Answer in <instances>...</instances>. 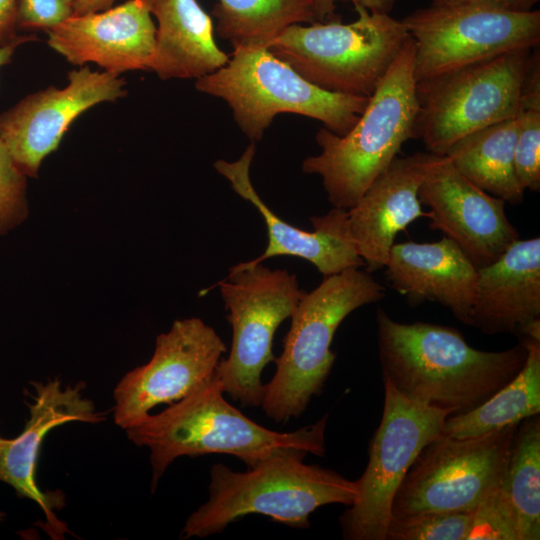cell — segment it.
Here are the masks:
<instances>
[{
    "label": "cell",
    "mask_w": 540,
    "mask_h": 540,
    "mask_svg": "<svg viewBox=\"0 0 540 540\" xmlns=\"http://www.w3.org/2000/svg\"><path fill=\"white\" fill-rule=\"evenodd\" d=\"M377 343L383 379L405 397L458 415L509 383L523 367L522 340L507 350L471 347L453 327L401 323L378 308Z\"/></svg>",
    "instance_id": "cell-1"
},
{
    "label": "cell",
    "mask_w": 540,
    "mask_h": 540,
    "mask_svg": "<svg viewBox=\"0 0 540 540\" xmlns=\"http://www.w3.org/2000/svg\"><path fill=\"white\" fill-rule=\"evenodd\" d=\"M214 373L211 380L168 408L125 429L130 441L150 450L152 490L169 465L182 456L222 453L248 468L289 449L322 456L327 415L292 432L267 429L246 417L223 397Z\"/></svg>",
    "instance_id": "cell-2"
},
{
    "label": "cell",
    "mask_w": 540,
    "mask_h": 540,
    "mask_svg": "<svg viewBox=\"0 0 540 540\" xmlns=\"http://www.w3.org/2000/svg\"><path fill=\"white\" fill-rule=\"evenodd\" d=\"M307 454L299 449L281 451L244 472L214 464L209 500L188 517L182 537L220 533L249 514H262L289 527L306 529L309 516L317 508L328 504L350 506L357 495L356 481L304 463Z\"/></svg>",
    "instance_id": "cell-3"
},
{
    "label": "cell",
    "mask_w": 540,
    "mask_h": 540,
    "mask_svg": "<svg viewBox=\"0 0 540 540\" xmlns=\"http://www.w3.org/2000/svg\"><path fill=\"white\" fill-rule=\"evenodd\" d=\"M418 113L414 48L411 37L368 99L354 126L344 135L326 128L316 133L321 152L302 162V170L322 178L329 202L348 210L415 138Z\"/></svg>",
    "instance_id": "cell-4"
},
{
    "label": "cell",
    "mask_w": 540,
    "mask_h": 540,
    "mask_svg": "<svg viewBox=\"0 0 540 540\" xmlns=\"http://www.w3.org/2000/svg\"><path fill=\"white\" fill-rule=\"evenodd\" d=\"M385 296V288L370 273L348 268L324 276L311 292H304L276 361L272 379L264 385L261 408L281 423L299 417L313 396L321 393L335 361L334 334L354 310Z\"/></svg>",
    "instance_id": "cell-5"
},
{
    "label": "cell",
    "mask_w": 540,
    "mask_h": 540,
    "mask_svg": "<svg viewBox=\"0 0 540 540\" xmlns=\"http://www.w3.org/2000/svg\"><path fill=\"white\" fill-rule=\"evenodd\" d=\"M199 92L221 98L251 142L260 141L276 115L294 113L346 134L357 122L369 97L321 89L307 81L268 48H233L228 62L196 80Z\"/></svg>",
    "instance_id": "cell-6"
},
{
    "label": "cell",
    "mask_w": 540,
    "mask_h": 540,
    "mask_svg": "<svg viewBox=\"0 0 540 540\" xmlns=\"http://www.w3.org/2000/svg\"><path fill=\"white\" fill-rule=\"evenodd\" d=\"M355 9L357 19L347 24H293L268 49L321 89L370 97L410 36L388 12Z\"/></svg>",
    "instance_id": "cell-7"
},
{
    "label": "cell",
    "mask_w": 540,
    "mask_h": 540,
    "mask_svg": "<svg viewBox=\"0 0 540 540\" xmlns=\"http://www.w3.org/2000/svg\"><path fill=\"white\" fill-rule=\"evenodd\" d=\"M538 47L512 51L416 82L415 138L444 156L461 138L517 117L525 77Z\"/></svg>",
    "instance_id": "cell-8"
},
{
    "label": "cell",
    "mask_w": 540,
    "mask_h": 540,
    "mask_svg": "<svg viewBox=\"0 0 540 540\" xmlns=\"http://www.w3.org/2000/svg\"><path fill=\"white\" fill-rule=\"evenodd\" d=\"M215 286L220 289L233 329L230 353L220 360L215 374L225 393L243 406L258 407L264 394L262 371L275 361L274 334L291 317L304 291L287 270L249 262L232 267Z\"/></svg>",
    "instance_id": "cell-9"
},
{
    "label": "cell",
    "mask_w": 540,
    "mask_h": 540,
    "mask_svg": "<svg viewBox=\"0 0 540 540\" xmlns=\"http://www.w3.org/2000/svg\"><path fill=\"white\" fill-rule=\"evenodd\" d=\"M517 426L469 438L440 433L409 468L394 496L392 517L473 511L501 487Z\"/></svg>",
    "instance_id": "cell-10"
},
{
    "label": "cell",
    "mask_w": 540,
    "mask_h": 540,
    "mask_svg": "<svg viewBox=\"0 0 540 540\" xmlns=\"http://www.w3.org/2000/svg\"><path fill=\"white\" fill-rule=\"evenodd\" d=\"M380 424L369 460L356 480L357 495L340 517L345 539L386 540L394 496L421 450L437 437L450 413L413 401L383 379Z\"/></svg>",
    "instance_id": "cell-11"
},
{
    "label": "cell",
    "mask_w": 540,
    "mask_h": 540,
    "mask_svg": "<svg viewBox=\"0 0 540 540\" xmlns=\"http://www.w3.org/2000/svg\"><path fill=\"white\" fill-rule=\"evenodd\" d=\"M401 21L413 42L416 82L540 43L539 10L430 5Z\"/></svg>",
    "instance_id": "cell-12"
},
{
    "label": "cell",
    "mask_w": 540,
    "mask_h": 540,
    "mask_svg": "<svg viewBox=\"0 0 540 540\" xmlns=\"http://www.w3.org/2000/svg\"><path fill=\"white\" fill-rule=\"evenodd\" d=\"M226 346L199 318L176 320L156 338L148 363L126 373L114 389V421L122 429L144 419L159 404H172L213 377Z\"/></svg>",
    "instance_id": "cell-13"
},
{
    "label": "cell",
    "mask_w": 540,
    "mask_h": 540,
    "mask_svg": "<svg viewBox=\"0 0 540 540\" xmlns=\"http://www.w3.org/2000/svg\"><path fill=\"white\" fill-rule=\"evenodd\" d=\"M125 85L118 74L93 71L88 66L71 70L65 87L49 86L31 93L0 113V141L19 169L35 177L72 122L99 103L126 96Z\"/></svg>",
    "instance_id": "cell-14"
},
{
    "label": "cell",
    "mask_w": 540,
    "mask_h": 540,
    "mask_svg": "<svg viewBox=\"0 0 540 540\" xmlns=\"http://www.w3.org/2000/svg\"><path fill=\"white\" fill-rule=\"evenodd\" d=\"M418 197L429 208L430 227L454 241L477 268L519 239L505 201L474 185L445 155L431 153Z\"/></svg>",
    "instance_id": "cell-15"
},
{
    "label": "cell",
    "mask_w": 540,
    "mask_h": 540,
    "mask_svg": "<svg viewBox=\"0 0 540 540\" xmlns=\"http://www.w3.org/2000/svg\"><path fill=\"white\" fill-rule=\"evenodd\" d=\"M47 32L48 45L69 63H95L118 75L149 70L155 49L149 0H127L103 11L73 14Z\"/></svg>",
    "instance_id": "cell-16"
},
{
    "label": "cell",
    "mask_w": 540,
    "mask_h": 540,
    "mask_svg": "<svg viewBox=\"0 0 540 540\" xmlns=\"http://www.w3.org/2000/svg\"><path fill=\"white\" fill-rule=\"evenodd\" d=\"M255 151V143L251 142L238 160L214 163V168L230 182L232 189L249 201L264 218L268 234L266 249L248 262L258 264L275 256H294L309 261L324 276L348 268L364 267L349 232L347 210L333 207L324 215L312 216L310 220L314 230L310 232L283 221L269 209L250 180Z\"/></svg>",
    "instance_id": "cell-17"
},
{
    "label": "cell",
    "mask_w": 540,
    "mask_h": 540,
    "mask_svg": "<svg viewBox=\"0 0 540 540\" xmlns=\"http://www.w3.org/2000/svg\"><path fill=\"white\" fill-rule=\"evenodd\" d=\"M35 395L29 404V419L23 431L8 439L0 453V481L10 485L20 497L40 506L53 532L65 530L54 510L63 504L62 496L43 492L36 481L39 451L45 436L53 428L69 422L99 423L102 415L93 402L84 397L83 383L62 387L59 380L33 384Z\"/></svg>",
    "instance_id": "cell-18"
},
{
    "label": "cell",
    "mask_w": 540,
    "mask_h": 540,
    "mask_svg": "<svg viewBox=\"0 0 540 540\" xmlns=\"http://www.w3.org/2000/svg\"><path fill=\"white\" fill-rule=\"evenodd\" d=\"M430 152L396 157L348 212L349 232L368 273L383 269L397 233L420 217L418 197Z\"/></svg>",
    "instance_id": "cell-19"
},
{
    "label": "cell",
    "mask_w": 540,
    "mask_h": 540,
    "mask_svg": "<svg viewBox=\"0 0 540 540\" xmlns=\"http://www.w3.org/2000/svg\"><path fill=\"white\" fill-rule=\"evenodd\" d=\"M384 268L389 285L409 301L436 302L470 325L478 268L451 239L394 243Z\"/></svg>",
    "instance_id": "cell-20"
},
{
    "label": "cell",
    "mask_w": 540,
    "mask_h": 540,
    "mask_svg": "<svg viewBox=\"0 0 540 540\" xmlns=\"http://www.w3.org/2000/svg\"><path fill=\"white\" fill-rule=\"evenodd\" d=\"M537 320H540V238H519L494 262L478 268L469 326L489 335L521 336Z\"/></svg>",
    "instance_id": "cell-21"
},
{
    "label": "cell",
    "mask_w": 540,
    "mask_h": 540,
    "mask_svg": "<svg viewBox=\"0 0 540 540\" xmlns=\"http://www.w3.org/2000/svg\"><path fill=\"white\" fill-rule=\"evenodd\" d=\"M157 20L149 70L162 80L199 79L223 67L229 55L214 38L212 19L197 0H149Z\"/></svg>",
    "instance_id": "cell-22"
},
{
    "label": "cell",
    "mask_w": 540,
    "mask_h": 540,
    "mask_svg": "<svg viewBox=\"0 0 540 540\" xmlns=\"http://www.w3.org/2000/svg\"><path fill=\"white\" fill-rule=\"evenodd\" d=\"M518 116L468 134L445 154L474 185L512 204L521 203L524 196L514 172Z\"/></svg>",
    "instance_id": "cell-23"
},
{
    "label": "cell",
    "mask_w": 540,
    "mask_h": 540,
    "mask_svg": "<svg viewBox=\"0 0 540 540\" xmlns=\"http://www.w3.org/2000/svg\"><path fill=\"white\" fill-rule=\"evenodd\" d=\"M527 349L519 373L476 408L447 417L441 433L476 437L540 413V340L520 337Z\"/></svg>",
    "instance_id": "cell-24"
},
{
    "label": "cell",
    "mask_w": 540,
    "mask_h": 540,
    "mask_svg": "<svg viewBox=\"0 0 540 540\" xmlns=\"http://www.w3.org/2000/svg\"><path fill=\"white\" fill-rule=\"evenodd\" d=\"M212 15L233 48H268L285 28L317 21L312 0H218Z\"/></svg>",
    "instance_id": "cell-25"
},
{
    "label": "cell",
    "mask_w": 540,
    "mask_h": 540,
    "mask_svg": "<svg viewBox=\"0 0 540 540\" xmlns=\"http://www.w3.org/2000/svg\"><path fill=\"white\" fill-rule=\"evenodd\" d=\"M500 488L514 511L518 540H539V415L524 419L518 424Z\"/></svg>",
    "instance_id": "cell-26"
},
{
    "label": "cell",
    "mask_w": 540,
    "mask_h": 540,
    "mask_svg": "<svg viewBox=\"0 0 540 540\" xmlns=\"http://www.w3.org/2000/svg\"><path fill=\"white\" fill-rule=\"evenodd\" d=\"M472 512L432 511L392 517L386 540H467Z\"/></svg>",
    "instance_id": "cell-27"
},
{
    "label": "cell",
    "mask_w": 540,
    "mask_h": 540,
    "mask_svg": "<svg viewBox=\"0 0 540 540\" xmlns=\"http://www.w3.org/2000/svg\"><path fill=\"white\" fill-rule=\"evenodd\" d=\"M514 147V172L520 188L540 190V109H527L518 116Z\"/></svg>",
    "instance_id": "cell-28"
},
{
    "label": "cell",
    "mask_w": 540,
    "mask_h": 540,
    "mask_svg": "<svg viewBox=\"0 0 540 540\" xmlns=\"http://www.w3.org/2000/svg\"><path fill=\"white\" fill-rule=\"evenodd\" d=\"M467 540H518L515 514L501 488L473 510Z\"/></svg>",
    "instance_id": "cell-29"
},
{
    "label": "cell",
    "mask_w": 540,
    "mask_h": 540,
    "mask_svg": "<svg viewBox=\"0 0 540 540\" xmlns=\"http://www.w3.org/2000/svg\"><path fill=\"white\" fill-rule=\"evenodd\" d=\"M26 177L0 141V233L12 229L27 214Z\"/></svg>",
    "instance_id": "cell-30"
},
{
    "label": "cell",
    "mask_w": 540,
    "mask_h": 540,
    "mask_svg": "<svg viewBox=\"0 0 540 540\" xmlns=\"http://www.w3.org/2000/svg\"><path fill=\"white\" fill-rule=\"evenodd\" d=\"M72 15L64 0H17V29L49 31Z\"/></svg>",
    "instance_id": "cell-31"
},
{
    "label": "cell",
    "mask_w": 540,
    "mask_h": 540,
    "mask_svg": "<svg viewBox=\"0 0 540 540\" xmlns=\"http://www.w3.org/2000/svg\"><path fill=\"white\" fill-rule=\"evenodd\" d=\"M521 109H540V57L537 49L525 77L522 94Z\"/></svg>",
    "instance_id": "cell-32"
},
{
    "label": "cell",
    "mask_w": 540,
    "mask_h": 540,
    "mask_svg": "<svg viewBox=\"0 0 540 540\" xmlns=\"http://www.w3.org/2000/svg\"><path fill=\"white\" fill-rule=\"evenodd\" d=\"M539 0H431L430 5H480L512 12H528L534 10Z\"/></svg>",
    "instance_id": "cell-33"
},
{
    "label": "cell",
    "mask_w": 540,
    "mask_h": 540,
    "mask_svg": "<svg viewBox=\"0 0 540 540\" xmlns=\"http://www.w3.org/2000/svg\"><path fill=\"white\" fill-rule=\"evenodd\" d=\"M16 15L17 0H0V45L18 37Z\"/></svg>",
    "instance_id": "cell-34"
},
{
    "label": "cell",
    "mask_w": 540,
    "mask_h": 540,
    "mask_svg": "<svg viewBox=\"0 0 540 540\" xmlns=\"http://www.w3.org/2000/svg\"><path fill=\"white\" fill-rule=\"evenodd\" d=\"M37 40L34 35H18L13 41L0 45V69L9 62H11L12 56L16 49L22 44L30 41Z\"/></svg>",
    "instance_id": "cell-35"
},
{
    "label": "cell",
    "mask_w": 540,
    "mask_h": 540,
    "mask_svg": "<svg viewBox=\"0 0 540 540\" xmlns=\"http://www.w3.org/2000/svg\"><path fill=\"white\" fill-rule=\"evenodd\" d=\"M116 0H77L73 4V14H85L106 10L114 4Z\"/></svg>",
    "instance_id": "cell-36"
},
{
    "label": "cell",
    "mask_w": 540,
    "mask_h": 540,
    "mask_svg": "<svg viewBox=\"0 0 540 540\" xmlns=\"http://www.w3.org/2000/svg\"><path fill=\"white\" fill-rule=\"evenodd\" d=\"M317 21L325 22L336 18V7L340 0H312Z\"/></svg>",
    "instance_id": "cell-37"
},
{
    "label": "cell",
    "mask_w": 540,
    "mask_h": 540,
    "mask_svg": "<svg viewBox=\"0 0 540 540\" xmlns=\"http://www.w3.org/2000/svg\"><path fill=\"white\" fill-rule=\"evenodd\" d=\"M354 6L359 5L370 12H388L393 0H350Z\"/></svg>",
    "instance_id": "cell-38"
},
{
    "label": "cell",
    "mask_w": 540,
    "mask_h": 540,
    "mask_svg": "<svg viewBox=\"0 0 540 540\" xmlns=\"http://www.w3.org/2000/svg\"><path fill=\"white\" fill-rule=\"evenodd\" d=\"M7 442H8V439L0 437V453L2 449L4 448V446L7 444Z\"/></svg>",
    "instance_id": "cell-39"
},
{
    "label": "cell",
    "mask_w": 540,
    "mask_h": 540,
    "mask_svg": "<svg viewBox=\"0 0 540 540\" xmlns=\"http://www.w3.org/2000/svg\"><path fill=\"white\" fill-rule=\"evenodd\" d=\"M66 1L68 4H70L72 7H73V4L77 1V0H64Z\"/></svg>",
    "instance_id": "cell-40"
},
{
    "label": "cell",
    "mask_w": 540,
    "mask_h": 540,
    "mask_svg": "<svg viewBox=\"0 0 540 540\" xmlns=\"http://www.w3.org/2000/svg\"><path fill=\"white\" fill-rule=\"evenodd\" d=\"M4 520V513L0 511V524L3 522Z\"/></svg>",
    "instance_id": "cell-41"
}]
</instances>
